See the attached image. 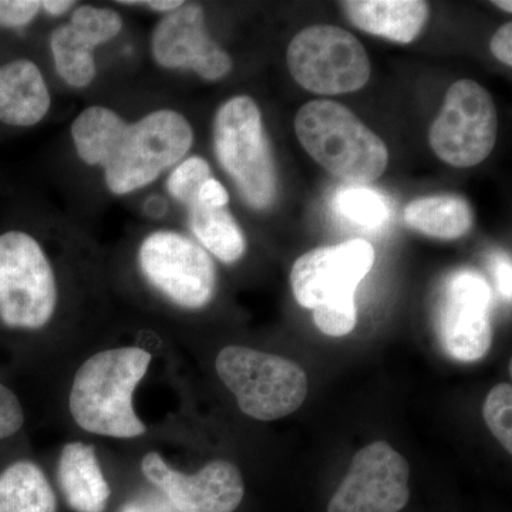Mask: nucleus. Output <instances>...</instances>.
<instances>
[{"instance_id": "f257e3e1", "label": "nucleus", "mask_w": 512, "mask_h": 512, "mask_svg": "<svg viewBox=\"0 0 512 512\" xmlns=\"http://www.w3.org/2000/svg\"><path fill=\"white\" fill-rule=\"evenodd\" d=\"M72 137L84 163L101 165L109 190L130 194L156 181L190 151L194 133L174 110H157L126 123L106 107L94 106L74 120Z\"/></svg>"}, {"instance_id": "f03ea898", "label": "nucleus", "mask_w": 512, "mask_h": 512, "mask_svg": "<svg viewBox=\"0 0 512 512\" xmlns=\"http://www.w3.org/2000/svg\"><path fill=\"white\" fill-rule=\"evenodd\" d=\"M151 353L137 346L103 350L74 375L69 407L80 429L113 439H136L147 427L134 410L133 396L150 367Z\"/></svg>"}, {"instance_id": "7ed1b4c3", "label": "nucleus", "mask_w": 512, "mask_h": 512, "mask_svg": "<svg viewBox=\"0 0 512 512\" xmlns=\"http://www.w3.org/2000/svg\"><path fill=\"white\" fill-rule=\"evenodd\" d=\"M299 143L333 177L350 185H366L382 177L389 151L355 114L333 100H313L295 117Z\"/></svg>"}, {"instance_id": "20e7f679", "label": "nucleus", "mask_w": 512, "mask_h": 512, "mask_svg": "<svg viewBox=\"0 0 512 512\" xmlns=\"http://www.w3.org/2000/svg\"><path fill=\"white\" fill-rule=\"evenodd\" d=\"M214 147L221 167L249 207H271L278 192V177L261 111L251 97H232L218 109Z\"/></svg>"}, {"instance_id": "39448f33", "label": "nucleus", "mask_w": 512, "mask_h": 512, "mask_svg": "<svg viewBox=\"0 0 512 512\" xmlns=\"http://www.w3.org/2000/svg\"><path fill=\"white\" fill-rule=\"evenodd\" d=\"M239 409L259 421L284 419L308 396V377L292 360L244 346H227L215 362Z\"/></svg>"}, {"instance_id": "423d86ee", "label": "nucleus", "mask_w": 512, "mask_h": 512, "mask_svg": "<svg viewBox=\"0 0 512 512\" xmlns=\"http://www.w3.org/2000/svg\"><path fill=\"white\" fill-rule=\"evenodd\" d=\"M56 305L55 274L35 238L20 231L0 235V320L12 329H42Z\"/></svg>"}, {"instance_id": "0eeeda50", "label": "nucleus", "mask_w": 512, "mask_h": 512, "mask_svg": "<svg viewBox=\"0 0 512 512\" xmlns=\"http://www.w3.org/2000/svg\"><path fill=\"white\" fill-rule=\"evenodd\" d=\"M289 72L308 92L336 96L357 92L369 82L372 66L362 43L338 26L301 30L289 43Z\"/></svg>"}, {"instance_id": "6e6552de", "label": "nucleus", "mask_w": 512, "mask_h": 512, "mask_svg": "<svg viewBox=\"0 0 512 512\" xmlns=\"http://www.w3.org/2000/svg\"><path fill=\"white\" fill-rule=\"evenodd\" d=\"M497 130L493 96L473 80H458L447 90L443 109L430 128V146L444 163L474 167L490 156Z\"/></svg>"}, {"instance_id": "1a4fd4ad", "label": "nucleus", "mask_w": 512, "mask_h": 512, "mask_svg": "<svg viewBox=\"0 0 512 512\" xmlns=\"http://www.w3.org/2000/svg\"><path fill=\"white\" fill-rule=\"evenodd\" d=\"M138 264L147 281L181 308H204L214 296L217 271L211 256L180 232L148 235Z\"/></svg>"}, {"instance_id": "9d476101", "label": "nucleus", "mask_w": 512, "mask_h": 512, "mask_svg": "<svg viewBox=\"0 0 512 512\" xmlns=\"http://www.w3.org/2000/svg\"><path fill=\"white\" fill-rule=\"evenodd\" d=\"M493 292L471 269L453 272L441 285L436 303V330L447 355L458 362H477L493 343Z\"/></svg>"}, {"instance_id": "9b49d317", "label": "nucleus", "mask_w": 512, "mask_h": 512, "mask_svg": "<svg viewBox=\"0 0 512 512\" xmlns=\"http://www.w3.org/2000/svg\"><path fill=\"white\" fill-rule=\"evenodd\" d=\"M406 458L384 441L357 451L328 512H399L409 503Z\"/></svg>"}, {"instance_id": "f8f14e48", "label": "nucleus", "mask_w": 512, "mask_h": 512, "mask_svg": "<svg viewBox=\"0 0 512 512\" xmlns=\"http://www.w3.org/2000/svg\"><path fill=\"white\" fill-rule=\"evenodd\" d=\"M373 264L375 249L365 239L312 249L293 264V295L306 309L355 298L357 286L369 274Z\"/></svg>"}, {"instance_id": "ddd939ff", "label": "nucleus", "mask_w": 512, "mask_h": 512, "mask_svg": "<svg viewBox=\"0 0 512 512\" xmlns=\"http://www.w3.org/2000/svg\"><path fill=\"white\" fill-rule=\"evenodd\" d=\"M141 470L177 512H234L244 498L241 471L229 461H211L188 476L151 451L141 461Z\"/></svg>"}, {"instance_id": "4468645a", "label": "nucleus", "mask_w": 512, "mask_h": 512, "mask_svg": "<svg viewBox=\"0 0 512 512\" xmlns=\"http://www.w3.org/2000/svg\"><path fill=\"white\" fill-rule=\"evenodd\" d=\"M156 62L165 69L194 70L202 79L220 80L232 59L208 36L200 5H183L160 20L151 40Z\"/></svg>"}, {"instance_id": "2eb2a0df", "label": "nucleus", "mask_w": 512, "mask_h": 512, "mask_svg": "<svg viewBox=\"0 0 512 512\" xmlns=\"http://www.w3.org/2000/svg\"><path fill=\"white\" fill-rule=\"evenodd\" d=\"M123 20L111 9L82 6L72 22L59 26L50 37L57 73L73 87H86L96 76L93 47L119 35Z\"/></svg>"}, {"instance_id": "dca6fc26", "label": "nucleus", "mask_w": 512, "mask_h": 512, "mask_svg": "<svg viewBox=\"0 0 512 512\" xmlns=\"http://www.w3.org/2000/svg\"><path fill=\"white\" fill-rule=\"evenodd\" d=\"M57 481L74 512L106 511L111 490L93 446L82 441L66 444L57 464Z\"/></svg>"}, {"instance_id": "f3484780", "label": "nucleus", "mask_w": 512, "mask_h": 512, "mask_svg": "<svg viewBox=\"0 0 512 512\" xmlns=\"http://www.w3.org/2000/svg\"><path fill=\"white\" fill-rule=\"evenodd\" d=\"M340 5L356 28L403 45L420 35L430 12L421 0H349Z\"/></svg>"}, {"instance_id": "a211bd4d", "label": "nucleus", "mask_w": 512, "mask_h": 512, "mask_svg": "<svg viewBox=\"0 0 512 512\" xmlns=\"http://www.w3.org/2000/svg\"><path fill=\"white\" fill-rule=\"evenodd\" d=\"M50 109V94L39 67L30 60L0 66V121L32 127Z\"/></svg>"}, {"instance_id": "6ab92c4d", "label": "nucleus", "mask_w": 512, "mask_h": 512, "mask_svg": "<svg viewBox=\"0 0 512 512\" xmlns=\"http://www.w3.org/2000/svg\"><path fill=\"white\" fill-rule=\"evenodd\" d=\"M404 221L427 237L457 239L473 227L470 202L458 195H431L417 198L404 210Z\"/></svg>"}, {"instance_id": "aec40b11", "label": "nucleus", "mask_w": 512, "mask_h": 512, "mask_svg": "<svg viewBox=\"0 0 512 512\" xmlns=\"http://www.w3.org/2000/svg\"><path fill=\"white\" fill-rule=\"evenodd\" d=\"M52 485L32 461H16L0 473V512H56Z\"/></svg>"}, {"instance_id": "412c9836", "label": "nucleus", "mask_w": 512, "mask_h": 512, "mask_svg": "<svg viewBox=\"0 0 512 512\" xmlns=\"http://www.w3.org/2000/svg\"><path fill=\"white\" fill-rule=\"evenodd\" d=\"M192 234L224 264H234L247 251V241L227 208H212L194 201L188 205Z\"/></svg>"}, {"instance_id": "4be33fe9", "label": "nucleus", "mask_w": 512, "mask_h": 512, "mask_svg": "<svg viewBox=\"0 0 512 512\" xmlns=\"http://www.w3.org/2000/svg\"><path fill=\"white\" fill-rule=\"evenodd\" d=\"M340 217L367 229L380 228L390 218L389 202L379 191L366 185H346L333 198Z\"/></svg>"}, {"instance_id": "5701e85b", "label": "nucleus", "mask_w": 512, "mask_h": 512, "mask_svg": "<svg viewBox=\"0 0 512 512\" xmlns=\"http://www.w3.org/2000/svg\"><path fill=\"white\" fill-rule=\"evenodd\" d=\"M484 420L495 439L512 453V386L500 383L491 389L484 403Z\"/></svg>"}, {"instance_id": "b1692460", "label": "nucleus", "mask_w": 512, "mask_h": 512, "mask_svg": "<svg viewBox=\"0 0 512 512\" xmlns=\"http://www.w3.org/2000/svg\"><path fill=\"white\" fill-rule=\"evenodd\" d=\"M211 167L204 158L190 157L178 165L168 178V191L175 200L190 205L197 201L198 192L205 181L210 180Z\"/></svg>"}, {"instance_id": "393cba45", "label": "nucleus", "mask_w": 512, "mask_h": 512, "mask_svg": "<svg viewBox=\"0 0 512 512\" xmlns=\"http://www.w3.org/2000/svg\"><path fill=\"white\" fill-rule=\"evenodd\" d=\"M312 311L316 326L325 335L340 338L355 329L357 322L355 298L323 303Z\"/></svg>"}, {"instance_id": "a878e982", "label": "nucleus", "mask_w": 512, "mask_h": 512, "mask_svg": "<svg viewBox=\"0 0 512 512\" xmlns=\"http://www.w3.org/2000/svg\"><path fill=\"white\" fill-rule=\"evenodd\" d=\"M25 424V412L18 396L0 383V440L18 433Z\"/></svg>"}, {"instance_id": "bb28decb", "label": "nucleus", "mask_w": 512, "mask_h": 512, "mask_svg": "<svg viewBox=\"0 0 512 512\" xmlns=\"http://www.w3.org/2000/svg\"><path fill=\"white\" fill-rule=\"evenodd\" d=\"M36 0H0V26L18 28L28 25L39 12Z\"/></svg>"}, {"instance_id": "cd10ccee", "label": "nucleus", "mask_w": 512, "mask_h": 512, "mask_svg": "<svg viewBox=\"0 0 512 512\" xmlns=\"http://www.w3.org/2000/svg\"><path fill=\"white\" fill-rule=\"evenodd\" d=\"M119 512H177L160 491L137 495L127 501Z\"/></svg>"}, {"instance_id": "c85d7f7f", "label": "nucleus", "mask_w": 512, "mask_h": 512, "mask_svg": "<svg viewBox=\"0 0 512 512\" xmlns=\"http://www.w3.org/2000/svg\"><path fill=\"white\" fill-rule=\"evenodd\" d=\"M197 201L201 202L202 205H207V207L224 208L227 207L229 202V194L220 181L210 178L202 184Z\"/></svg>"}, {"instance_id": "c756f323", "label": "nucleus", "mask_w": 512, "mask_h": 512, "mask_svg": "<svg viewBox=\"0 0 512 512\" xmlns=\"http://www.w3.org/2000/svg\"><path fill=\"white\" fill-rule=\"evenodd\" d=\"M491 52L500 62L512 64V23H505L491 39Z\"/></svg>"}, {"instance_id": "7c9ffc66", "label": "nucleus", "mask_w": 512, "mask_h": 512, "mask_svg": "<svg viewBox=\"0 0 512 512\" xmlns=\"http://www.w3.org/2000/svg\"><path fill=\"white\" fill-rule=\"evenodd\" d=\"M512 268L511 261L507 256H498L494 259V276L497 281L498 291L504 299L511 301L512 298Z\"/></svg>"}, {"instance_id": "2f4dec72", "label": "nucleus", "mask_w": 512, "mask_h": 512, "mask_svg": "<svg viewBox=\"0 0 512 512\" xmlns=\"http://www.w3.org/2000/svg\"><path fill=\"white\" fill-rule=\"evenodd\" d=\"M121 5H138L147 6V8L158 10V12H173V10L180 8L184 5L181 0H147V2H136V0H123L119 2Z\"/></svg>"}, {"instance_id": "473e14b6", "label": "nucleus", "mask_w": 512, "mask_h": 512, "mask_svg": "<svg viewBox=\"0 0 512 512\" xmlns=\"http://www.w3.org/2000/svg\"><path fill=\"white\" fill-rule=\"evenodd\" d=\"M74 5L76 3L70 2V0H45V2H40V6L52 16H62L69 12Z\"/></svg>"}, {"instance_id": "72a5a7b5", "label": "nucleus", "mask_w": 512, "mask_h": 512, "mask_svg": "<svg viewBox=\"0 0 512 512\" xmlns=\"http://www.w3.org/2000/svg\"><path fill=\"white\" fill-rule=\"evenodd\" d=\"M497 8L505 10V12L511 13L512 12V3L511 2H503V0H495L493 2Z\"/></svg>"}]
</instances>
